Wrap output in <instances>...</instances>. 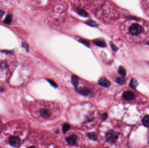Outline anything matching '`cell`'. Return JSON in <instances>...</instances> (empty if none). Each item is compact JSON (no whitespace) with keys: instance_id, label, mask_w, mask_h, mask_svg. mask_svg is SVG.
<instances>
[{"instance_id":"1","label":"cell","mask_w":149,"mask_h":148,"mask_svg":"<svg viewBox=\"0 0 149 148\" xmlns=\"http://www.w3.org/2000/svg\"><path fill=\"white\" fill-rule=\"evenodd\" d=\"M129 30L130 34L133 36H138L141 33L142 27L140 24L134 23L130 26Z\"/></svg>"},{"instance_id":"2","label":"cell","mask_w":149,"mask_h":148,"mask_svg":"<svg viewBox=\"0 0 149 148\" xmlns=\"http://www.w3.org/2000/svg\"><path fill=\"white\" fill-rule=\"evenodd\" d=\"M106 141L110 143L116 142L118 139V136L116 132L113 130H109L106 132L105 135Z\"/></svg>"},{"instance_id":"3","label":"cell","mask_w":149,"mask_h":148,"mask_svg":"<svg viewBox=\"0 0 149 148\" xmlns=\"http://www.w3.org/2000/svg\"><path fill=\"white\" fill-rule=\"evenodd\" d=\"M20 139L18 136L11 137L9 140V143L12 147H17L20 144Z\"/></svg>"},{"instance_id":"4","label":"cell","mask_w":149,"mask_h":148,"mask_svg":"<svg viewBox=\"0 0 149 148\" xmlns=\"http://www.w3.org/2000/svg\"><path fill=\"white\" fill-rule=\"evenodd\" d=\"M77 91L79 94L85 96L91 95L93 94V92L89 89L86 87H80L78 88Z\"/></svg>"},{"instance_id":"5","label":"cell","mask_w":149,"mask_h":148,"mask_svg":"<svg viewBox=\"0 0 149 148\" xmlns=\"http://www.w3.org/2000/svg\"><path fill=\"white\" fill-rule=\"evenodd\" d=\"M122 96L125 100L130 101L134 99V94L131 91H126L124 93Z\"/></svg>"},{"instance_id":"6","label":"cell","mask_w":149,"mask_h":148,"mask_svg":"<svg viewBox=\"0 0 149 148\" xmlns=\"http://www.w3.org/2000/svg\"><path fill=\"white\" fill-rule=\"evenodd\" d=\"M77 139V136L75 135H72L69 136L66 139V141L70 145H75Z\"/></svg>"},{"instance_id":"7","label":"cell","mask_w":149,"mask_h":148,"mask_svg":"<svg viewBox=\"0 0 149 148\" xmlns=\"http://www.w3.org/2000/svg\"><path fill=\"white\" fill-rule=\"evenodd\" d=\"M41 116L44 119H48L51 116L50 111L47 109H42L40 111Z\"/></svg>"},{"instance_id":"8","label":"cell","mask_w":149,"mask_h":148,"mask_svg":"<svg viewBox=\"0 0 149 148\" xmlns=\"http://www.w3.org/2000/svg\"><path fill=\"white\" fill-rule=\"evenodd\" d=\"M93 42L95 45H96L99 47H104L106 46V44L105 43V41L101 38L95 39L93 40Z\"/></svg>"},{"instance_id":"9","label":"cell","mask_w":149,"mask_h":148,"mask_svg":"<svg viewBox=\"0 0 149 148\" xmlns=\"http://www.w3.org/2000/svg\"><path fill=\"white\" fill-rule=\"evenodd\" d=\"M99 83L101 86L105 87H109L110 84H111L110 82L105 78H102L100 79L99 81Z\"/></svg>"},{"instance_id":"10","label":"cell","mask_w":149,"mask_h":148,"mask_svg":"<svg viewBox=\"0 0 149 148\" xmlns=\"http://www.w3.org/2000/svg\"><path fill=\"white\" fill-rule=\"evenodd\" d=\"M139 83L137 80L136 79H132L130 80V83L129 84V86L130 88L133 89H135L137 88V86H138Z\"/></svg>"},{"instance_id":"11","label":"cell","mask_w":149,"mask_h":148,"mask_svg":"<svg viewBox=\"0 0 149 148\" xmlns=\"http://www.w3.org/2000/svg\"><path fill=\"white\" fill-rule=\"evenodd\" d=\"M142 123L145 127H149V115H146L142 119Z\"/></svg>"},{"instance_id":"12","label":"cell","mask_w":149,"mask_h":148,"mask_svg":"<svg viewBox=\"0 0 149 148\" xmlns=\"http://www.w3.org/2000/svg\"><path fill=\"white\" fill-rule=\"evenodd\" d=\"M72 83L74 87L77 88V85H78V82H79V79L78 76L75 75H73L72 77Z\"/></svg>"},{"instance_id":"13","label":"cell","mask_w":149,"mask_h":148,"mask_svg":"<svg viewBox=\"0 0 149 148\" xmlns=\"http://www.w3.org/2000/svg\"><path fill=\"white\" fill-rule=\"evenodd\" d=\"M76 11L79 15H80L83 17H87L88 15L86 11H84V10L81 9V8H77L76 9Z\"/></svg>"},{"instance_id":"14","label":"cell","mask_w":149,"mask_h":148,"mask_svg":"<svg viewBox=\"0 0 149 148\" xmlns=\"http://www.w3.org/2000/svg\"><path fill=\"white\" fill-rule=\"evenodd\" d=\"M119 74L123 76H125L126 75V72L124 67L120 66L118 71Z\"/></svg>"},{"instance_id":"15","label":"cell","mask_w":149,"mask_h":148,"mask_svg":"<svg viewBox=\"0 0 149 148\" xmlns=\"http://www.w3.org/2000/svg\"><path fill=\"white\" fill-rule=\"evenodd\" d=\"M87 136L89 139H91V140H94V141H96L98 139L97 136L96 135V134L94 132H89L87 134Z\"/></svg>"},{"instance_id":"16","label":"cell","mask_w":149,"mask_h":148,"mask_svg":"<svg viewBox=\"0 0 149 148\" xmlns=\"http://www.w3.org/2000/svg\"><path fill=\"white\" fill-rule=\"evenodd\" d=\"M115 82L118 84H120V85H122L125 83V80L124 78L119 77H117L116 79H115Z\"/></svg>"},{"instance_id":"17","label":"cell","mask_w":149,"mask_h":148,"mask_svg":"<svg viewBox=\"0 0 149 148\" xmlns=\"http://www.w3.org/2000/svg\"><path fill=\"white\" fill-rule=\"evenodd\" d=\"M70 125L68 124H64L63 125L62 127V131L64 133H66V132L69 131L70 129Z\"/></svg>"},{"instance_id":"18","label":"cell","mask_w":149,"mask_h":148,"mask_svg":"<svg viewBox=\"0 0 149 148\" xmlns=\"http://www.w3.org/2000/svg\"><path fill=\"white\" fill-rule=\"evenodd\" d=\"M11 20H12V16L11 15H8L6 17L4 22L6 24H9L11 23Z\"/></svg>"},{"instance_id":"19","label":"cell","mask_w":149,"mask_h":148,"mask_svg":"<svg viewBox=\"0 0 149 148\" xmlns=\"http://www.w3.org/2000/svg\"><path fill=\"white\" fill-rule=\"evenodd\" d=\"M86 24H87L89 25L92 26V27H96L98 26L97 24L95 22H94V20H88L86 22Z\"/></svg>"},{"instance_id":"20","label":"cell","mask_w":149,"mask_h":148,"mask_svg":"<svg viewBox=\"0 0 149 148\" xmlns=\"http://www.w3.org/2000/svg\"><path fill=\"white\" fill-rule=\"evenodd\" d=\"M79 41L81 43H82L83 44H85V45L89 47L90 46V44L89 43V42L87 41L86 40H84L83 39H81L79 40Z\"/></svg>"},{"instance_id":"21","label":"cell","mask_w":149,"mask_h":148,"mask_svg":"<svg viewBox=\"0 0 149 148\" xmlns=\"http://www.w3.org/2000/svg\"><path fill=\"white\" fill-rule=\"evenodd\" d=\"M110 44L113 51H116L118 50V48L115 44H113L112 42H110Z\"/></svg>"},{"instance_id":"22","label":"cell","mask_w":149,"mask_h":148,"mask_svg":"<svg viewBox=\"0 0 149 148\" xmlns=\"http://www.w3.org/2000/svg\"><path fill=\"white\" fill-rule=\"evenodd\" d=\"M48 81L49 83L51 84L52 86L53 87H54L55 88H56L58 87V86L55 83H54V82L53 81H51V80H48Z\"/></svg>"},{"instance_id":"23","label":"cell","mask_w":149,"mask_h":148,"mask_svg":"<svg viewBox=\"0 0 149 148\" xmlns=\"http://www.w3.org/2000/svg\"><path fill=\"white\" fill-rule=\"evenodd\" d=\"M108 117V114L107 113L105 112L104 114H103L102 115V119L103 120H105L107 119Z\"/></svg>"},{"instance_id":"24","label":"cell","mask_w":149,"mask_h":148,"mask_svg":"<svg viewBox=\"0 0 149 148\" xmlns=\"http://www.w3.org/2000/svg\"><path fill=\"white\" fill-rule=\"evenodd\" d=\"M4 13V12L3 11H1L0 10V17H2V16H3Z\"/></svg>"},{"instance_id":"25","label":"cell","mask_w":149,"mask_h":148,"mask_svg":"<svg viewBox=\"0 0 149 148\" xmlns=\"http://www.w3.org/2000/svg\"><path fill=\"white\" fill-rule=\"evenodd\" d=\"M35 148V147L34 146H30L28 148Z\"/></svg>"},{"instance_id":"26","label":"cell","mask_w":149,"mask_h":148,"mask_svg":"<svg viewBox=\"0 0 149 148\" xmlns=\"http://www.w3.org/2000/svg\"><path fill=\"white\" fill-rule=\"evenodd\" d=\"M146 44H147V45H149V42H148V43H146Z\"/></svg>"},{"instance_id":"27","label":"cell","mask_w":149,"mask_h":148,"mask_svg":"<svg viewBox=\"0 0 149 148\" xmlns=\"http://www.w3.org/2000/svg\"></svg>"}]
</instances>
